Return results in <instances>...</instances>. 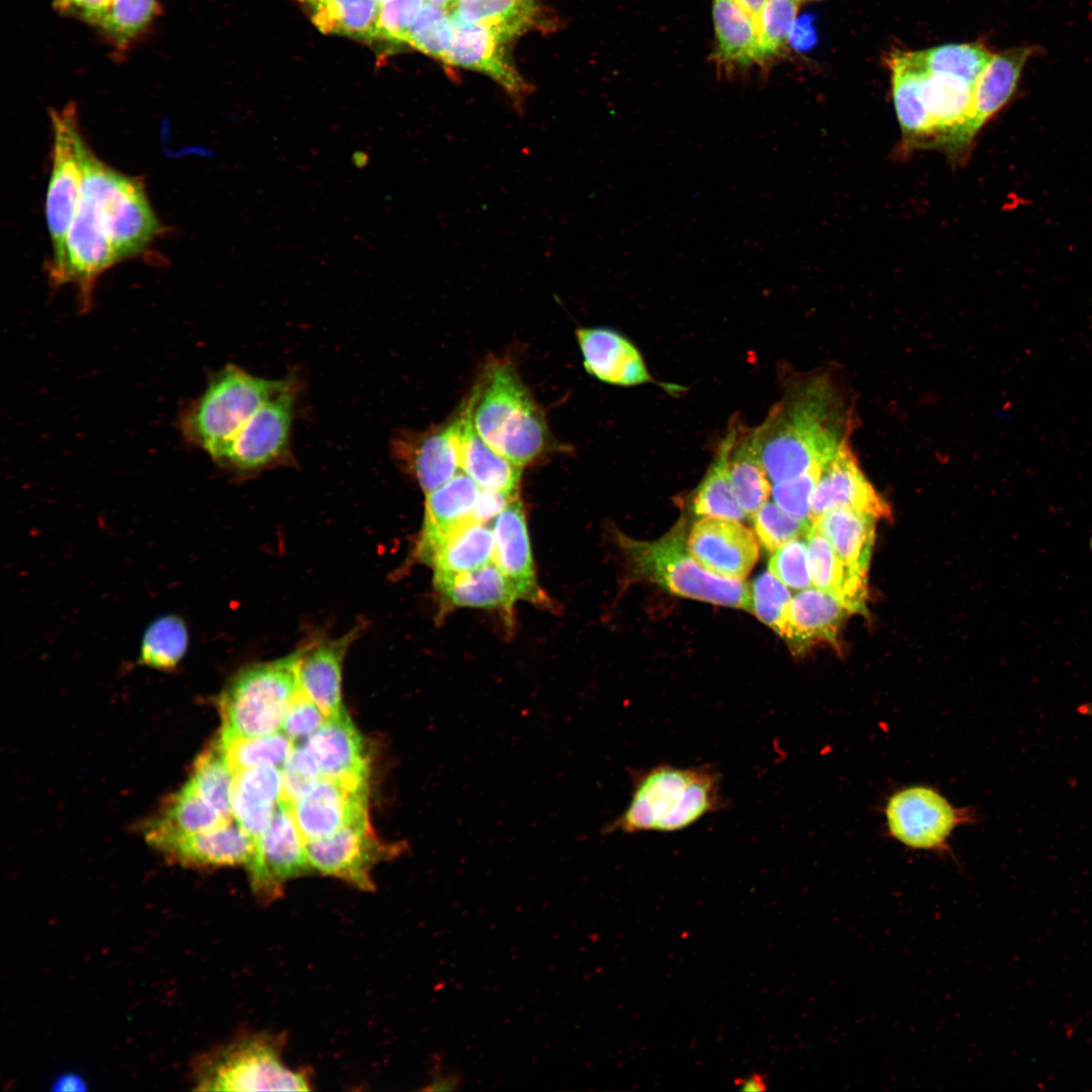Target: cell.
Here are the masks:
<instances>
[{
	"instance_id": "obj_1",
	"label": "cell",
	"mask_w": 1092,
	"mask_h": 1092,
	"mask_svg": "<svg viewBox=\"0 0 1092 1092\" xmlns=\"http://www.w3.org/2000/svg\"><path fill=\"white\" fill-rule=\"evenodd\" d=\"M852 411L841 388L824 373L794 384L750 433L774 483L823 467L846 445Z\"/></svg>"
},
{
	"instance_id": "obj_2",
	"label": "cell",
	"mask_w": 1092,
	"mask_h": 1092,
	"mask_svg": "<svg viewBox=\"0 0 1092 1092\" xmlns=\"http://www.w3.org/2000/svg\"><path fill=\"white\" fill-rule=\"evenodd\" d=\"M631 798L604 833L676 832L727 806L720 772L711 765L660 763L631 775Z\"/></svg>"
},
{
	"instance_id": "obj_3",
	"label": "cell",
	"mask_w": 1092,
	"mask_h": 1092,
	"mask_svg": "<svg viewBox=\"0 0 1092 1092\" xmlns=\"http://www.w3.org/2000/svg\"><path fill=\"white\" fill-rule=\"evenodd\" d=\"M467 405L475 432L513 463L523 467L548 450L544 415L509 362L485 366Z\"/></svg>"
},
{
	"instance_id": "obj_4",
	"label": "cell",
	"mask_w": 1092,
	"mask_h": 1092,
	"mask_svg": "<svg viewBox=\"0 0 1092 1092\" xmlns=\"http://www.w3.org/2000/svg\"><path fill=\"white\" fill-rule=\"evenodd\" d=\"M82 162L79 201L111 244L117 263L139 256L161 233L144 182L107 165L86 142Z\"/></svg>"
},
{
	"instance_id": "obj_5",
	"label": "cell",
	"mask_w": 1092,
	"mask_h": 1092,
	"mask_svg": "<svg viewBox=\"0 0 1092 1092\" xmlns=\"http://www.w3.org/2000/svg\"><path fill=\"white\" fill-rule=\"evenodd\" d=\"M682 520L653 541H638L619 533L618 543L634 579L654 582L679 597L753 613L751 590L743 580L716 576L691 555Z\"/></svg>"
},
{
	"instance_id": "obj_6",
	"label": "cell",
	"mask_w": 1092,
	"mask_h": 1092,
	"mask_svg": "<svg viewBox=\"0 0 1092 1092\" xmlns=\"http://www.w3.org/2000/svg\"><path fill=\"white\" fill-rule=\"evenodd\" d=\"M282 382L283 378H262L237 365H225L210 375L203 392L182 410L178 423L183 439L212 460Z\"/></svg>"
},
{
	"instance_id": "obj_7",
	"label": "cell",
	"mask_w": 1092,
	"mask_h": 1092,
	"mask_svg": "<svg viewBox=\"0 0 1092 1092\" xmlns=\"http://www.w3.org/2000/svg\"><path fill=\"white\" fill-rule=\"evenodd\" d=\"M303 646L291 654L249 666L235 675L219 698V737L254 738L281 731L299 689L297 665Z\"/></svg>"
},
{
	"instance_id": "obj_8",
	"label": "cell",
	"mask_w": 1092,
	"mask_h": 1092,
	"mask_svg": "<svg viewBox=\"0 0 1092 1092\" xmlns=\"http://www.w3.org/2000/svg\"><path fill=\"white\" fill-rule=\"evenodd\" d=\"M285 1038L269 1032L244 1033L206 1057L197 1089L205 1091H306L310 1076L283 1062Z\"/></svg>"
},
{
	"instance_id": "obj_9",
	"label": "cell",
	"mask_w": 1092,
	"mask_h": 1092,
	"mask_svg": "<svg viewBox=\"0 0 1092 1092\" xmlns=\"http://www.w3.org/2000/svg\"><path fill=\"white\" fill-rule=\"evenodd\" d=\"M53 136L52 167L46 196V218L52 246L48 263L51 285L61 286L66 239L74 220L83 182L82 153L85 140L76 105L70 103L50 112Z\"/></svg>"
},
{
	"instance_id": "obj_10",
	"label": "cell",
	"mask_w": 1092,
	"mask_h": 1092,
	"mask_svg": "<svg viewBox=\"0 0 1092 1092\" xmlns=\"http://www.w3.org/2000/svg\"><path fill=\"white\" fill-rule=\"evenodd\" d=\"M299 389L294 374L284 377L212 461L243 474L292 463L291 429Z\"/></svg>"
},
{
	"instance_id": "obj_11",
	"label": "cell",
	"mask_w": 1092,
	"mask_h": 1092,
	"mask_svg": "<svg viewBox=\"0 0 1092 1092\" xmlns=\"http://www.w3.org/2000/svg\"><path fill=\"white\" fill-rule=\"evenodd\" d=\"M891 836L913 849L945 852L954 829L972 821L969 809L954 807L927 786H911L895 792L885 806Z\"/></svg>"
},
{
	"instance_id": "obj_12",
	"label": "cell",
	"mask_w": 1092,
	"mask_h": 1092,
	"mask_svg": "<svg viewBox=\"0 0 1092 1092\" xmlns=\"http://www.w3.org/2000/svg\"><path fill=\"white\" fill-rule=\"evenodd\" d=\"M256 839L255 854L247 866L251 888L262 903L283 896L285 884L310 870L302 838L290 805L280 800L272 819Z\"/></svg>"
},
{
	"instance_id": "obj_13",
	"label": "cell",
	"mask_w": 1092,
	"mask_h": 1092,
	"mask_svg": "<svg viewBox=\"0 0 1092 1092\" xmlns=\"http://www.w3.org/2000/svg\"><path fill=\"white\" fill-rule=\"evenodd\" d=\"M403 846L384 845L375 836L369 819L343 827L336 833L305 842L310 869L338 878L360 890L373 891V868L394 857Z\"/></svg>"
},
{
	"instance_id": "obj_14",
	"label": "cell",
	"mask_w": 1092,
	"mask_h": 1092,
	"mask_svg": "<svg viewBox=\"0 0 1092 1092\" xmlns=\"http://www.w3.org/2000/svg\"><path fill=\"white\" fill-rule=\"evenodd\" d=\"M464 418L463 405L447 423L423 432L400 431L392 438V456L425 494L460 472Z\"/></svg>"
},
{
	"instance_id": "obj_15",
	"label": "cell",
	"mask_w": 1092,
	"mask_h": 1092,
	"mask_svg": "<svg viewBox=\"0 0 1092 1092\" xmlns=\"http://www.w3.org/2000/svg\"><path fill=\"white\" fill-rule=\"evenodd\" d=\"M1038 50L1021 46L993 55L975 82L966 120L940 147L952 155L968 148L986 122L1009 102L1025 64Z\"/></svg>"
},
{
	"instance_id": "obj_16",
	"label": "cell",
	"mask_w": 1092,
	"mask_h": 1092,
	"mask_svg": "<svg viewBox=\"0 0 1092 1092\" xmlns=\"http://www.w3.org/2000/svg\"><path fill=\"white\" fill-rule=\"evenodd\" d=\"M290 809L305 842L322 839L368 819L367 786L320 778L290 804Z\"/></svg>"
},
{
	"instance_id": "obj_17",
	"label": "cell",
	"mask_w": 1092,
	"mask_h": 1092,
	"mask_svg": "<svg viewBox=\"0 0 1092 1092\" xmlns=\"http://www.w3.org/2000/svg\"><path fill=\"white\" fill-rule=\"evenodd\" d=\"M692 557L710 573L743 580L757 562L759 548L754 534L737 520L703 517L688 535Z\"/></svg>"
},
{
	"instance_id": "obj_18",
	"label": "cell",
	"mask_w": 1092,
	"mask_h": 1092,
	"mask_svg": "<svg viewBox=\"0 0 1092 1092\" xmlns=\"http://www.w3.org/2000/svg\"><path fill=\"white\" fill-rule=\"evenodd\" d=\"M852 614L853 609L834 594L808 587L791 598L774 630L795 654L819 643L839 649V629Z\"/></svg>"
},
{
	"instance_id": "obj_19",
	"label": "cell",
	"mask_w": 1092,
	"mask_h": 1092,
	"mask_svg": "<svg viewBox=\"0 0 1092 1092\" xmlns=\"http://www.w3.org/2000/svg\"><path fill=\"white\" fill-rule=\"evenodd\" d=\"M837 508L863 512L877 519L891 517L888 503L861 471L849 444L824 466L811 497L810 520Z\"/></svg>"
},
{
	"instance_id": "obj_20",
	"label": "cell",
	"mask_w": 1092,
	"mask_h": 1092,
	"mask_svg": "<svg viewBox=\"0 0 1092 1092\" xmlns=\"http://www.w3.org/2000/svg\"><path fill=\"white\" fill-rule=\"evenodd\" d=\"M453 40L443 62L482 73L520 100L529 87L506 53V42L484 26L450 15Z\"/></svg>"
},
{
	"instance_id": "obj_21",
	"label": "cell",
	"mask_w": 1092,
	"mask_h": 1092,
	"mask_svg": "<svg viewBox=\"0 0 1092 1092\" xmlns=\"http://www.w3.org/2000/svg\"><path fill=\"white\" fill-rule=\"evenodd\" d=\"M301 743L312 754L321 778L367 786L369 760L364 741L345 709Z\"/></svg>"
},
{
	"instance_id": "obj_22",
	"label": "cell",
	"mask_w": 1092,
	"mask_h": 1092,
	"mask_svg": "<svg viewBox=\"0 0 1092 1092\" xmlns=\"http://www.w3.org/2000/svg\"><path fill=\"white\" fill-rule=\"evenodd\" d=\"M480 487L463 471L426 494L423 527L416 558L428 563L446 538L473 521Z\"/></svg>"
},
{
	"instance_id": "obj_23",
	"label": "cell",
	"mask_w": 1092,
	"mask_h": 1092,
	"mask_svg": "<svg viewBox=\"0 0 1092 1092\" xmlns=\"http://www.w3.org/2000/svg\"><path fill=\"white\" fill-rule=\"evenodd\" d=\"M492 532L493 561L513 582L519 598L548 607L550 602L536 578L524 508L518 497L494 519Z\"/></svg>"
},
{
	"instance_id": "obj_24",
	"label": "cell",
	"mask_w": 1092,
	"mask_h": 1092,
	"mask_svg": "<svg viewBox=\"0 0 1092 1092\" xmlns=\"http://www.w3.org/2000/svg\"><path fill=\"white\" fill-rule=\"evenodd\" d=\"M576 338L583 365L596 378L623 386L653 380L638 349L618 332L606 328H581L576 331Z\"/></svg>"
},
{
	"instance_id": "obj_25",
	"label": "cell",
	"mask_w": 1092,
	"mask_h": 1092,
	"mask_svg": "<svg viewBox=\"0 0 1092 1092\" xmlns=\"http://www.w3.org/2000/svg\"><path fill=\"white\" fill-rule=\"evenodd\" d=\"M359 630L355 627L341 637L303 646L297 665L299 688L329 719L344 710L341 696L342 665Z\"/></svg>"
},
{
	"instance_id": "obj_26",
	"label": "cell",
	"mask_w": 1092,
	"mask_h": 1092,
	"mask_svg": "<svg viewBox=\"0 0 1092 1092\" xmlns=\"http://www.w3.org/2000/svg\"><path fill=\"white\" fill-rule=\"evenodd\" d=\"M435 588L444 608L500 609L510 613L519 594L494 561L460 573L434 574Z\"/></svg>"
},
{
	"instance_id": "obj_27",
	"label": "cell",
	"mask_w": 1092,
	"mask_h": 1092,
	"mask_svg": "<svg viewBox=\"0 0 1092 1092\" xmlns=\"http://www.w3.org/2000/svg\"><path fill=\"white\" fill-rule=\"evenodd\" d=\"M256 839L235 818L211 830L181 837L162 852L182 864L193 867L248 866Z\"/></svg>"
},
{
	"instance_id": "obj_28",
	"label": "cell",
	"mask_w": 1092,
	"mask_h": 1092,
	"mask_svg": "<svg viewBox=\"0 0 1092 1092\" xmlns=\"http://www.w3.org/2000/svg\"><path fill=\"white\" fill-rule=\"evenodd\" d=\"M226 821L230 820L224 819L188 782L148 823L146 840L163 851L181 837L211 830Z\"/></svg>"
},
{
	"instance_id": "obj_29",
	"label": "cell",
	"mask_w": 1092,
	"mask_h": 1092,
	"mask_svg": "<svg viewBox=\"0 0 1092 1092\" xmlns=\"http://www.w3.org/2000/svg\"><path fill=\"white\" fill-rule=\"evenodd\" d=\"M282 797L281 768L259 765L235 775L232 810L236 821L251 835L269 825Z\"/></svg>"
},
{
	"instance_id": "obj_30",
	"label": "cell",
	"mask_w": 1092,
	"mask_h": 1092,
	"mask_svg": "<svg viewBox=\"0 0 1092 1092\" xmlns=\"http://www.w3.org/2000/svg\"><path fill=\"white\" fill-rule=\"evenodd\" d=\"M877 520L863 512L837 508L824 513L812 524L829 541L848 568L867 576Z\"/></svg>"
},
{
	"instance_id": "obj_31",
	"label": "cell",
	"mask_w": 1092,
	"mask_h": 1092,
	"mask_svg": "<svg viewBox=\"0 0 1092 1092\" xmlns=\"http://www.w3.org/2000/svg\"><path fill=\"white\" fill-rule=\"evenodd\" d=\"M892 95L901 131L907 145H932L934 130L922 95L923 71L905 53L889 58Z\"/></svg>"
},
{
	"instance_id": "obj_32",
	"label": "cell",
	"mask_w": 1092,
	"mask_h": 1092,
	"mask_svg": "<svg viewBox=\"0 0 1092 1092\" xmlns=\"http://www.w3.org/2000/svg\"><path fill=\"white\" fill-rule=\"evenodd\" d=\"M806 544L812 585L839 597L855 614H866L867 576L848 568L813 524Z\"/></svg>"
},
{
	"instance_id": "obj_33",
	"label": "cell",
	"mask_w": 1092,
	"mask_h": 1092,
	"mask_svg": "<svg viewBox=\"0 0 1092 1092\" xmlns=\"http://www.w3.org/2000/svg\"><path fill=\"white\" fill-rule=\"evenodd\" d=\"M462 432L461 470L480 488L518 495L522 467L494 451L475 432L467 402Z\"/></svg>"
},
{
	"instance_id": "obj_34",
	"label": "cell",
	"mask_w": 1092,
	"mask_h": 1092,
	"mask_svg": "<svg viewBox=\"0 0 1092 1092\" xmlns=\"http://www.w3.org/2000/svg\"><path fill=\"white\" fill-rule=\"evenodd\" d=\"M716 35L714 60L718 66L745 67L759 63L754 19L733 0H713Z\"/></svg>"
},
{
	"instance_id": "obj_35",
	"label": "cell",
	"mask_w": 1092,
	"mask_h": 1092,
	"mask_svg": "<svg viewBox=\"0 0 1092 1092\" xmlns=\"http://www.w3.org/2000/svg\"><path fill=\"white\" fill-rule=\"evenodd\" d=\"M973 87L950 75L923 71L922 95L934 130L932 145L941 146L966 120Z\"/></svg>"
},
{
	"instance_id": "obj_36",
	"label": "cell",
	"mask_w": 1092,
	"mask_h": 1092,
	"mask_svg": "<svg viewBox=\"0 0 1092 1092\" xmlns=\"http://www.w3.org/2000/svg\"><path fill=\"white\" fill-rule=\"evenodd\" d=\"M323 33L375 40L379 4L373 0H294Z\"/></svg>"
},
{
	"instance_id": "obj_37",
	"label": "cell",
	"mask_w": 1092,
	"mask_h": 1092,
	"mask_svg": "<svg viewBox=\"0 0 1092 1092\" xmlns=\"http://www.w3.org/2000/svg\"><path fill=\"white\" fill-rule=\"evenodd\" d=\"M738 436L736 426L731 427L723 438L713 463L695 491L692 508L696 515L737 521L746 517L734 496L729 475L730 456Z\"/></svg>"
},
{
	"instance_id": "obj_38",
	"label": "cell",
	"mask_w": 1092,
	"mask_h": 1092,
	"mask_svg": "<svg viewBox=\"0 0 1092 1092\" xmlns=\"http://www.w3.org/2000/svg\"><path fill=\"white\" fill-rule=\"evenodd\" d=\"M494 537L486 523L470 522L455 531L434 552L427 565L436 573H460L493 561Z\"/></svg>"
},
{
	"instance_id": "obj_39",
	"label": "cell",
	"mask_w": 1092,
	"mask_h": 1092,
	"mask_svg": "<svg viewBox=\"0 0 1092 1092\" xmlns=\"http://www.w3.org/2000/svg\"><path fill=\"white\" fill-rule=\"evenodd\" d=\"M537 12L536 0H458L452 14L508 41L533 26Z\"/></svg>"
},
{
	"instance_id": "obj_40",
	"label": "cell",
	"mask_w": 1092,
	"mask_h": 1092,
	"mask_svg": "<svg viewBox=\"0 0 1092 1092\" xmlns=\"http://www.w3.org/2000/svg\"><path fill=\"white\" fill-rule=\"evenodd\" d=\"M738 436L729 461L734 496L748 517H752L771 494L770 479L751 442L750 434Z\"/></svg>"
},
{
	"instance_id": "obj_41",
	"label": "cell",
	"mask_w": 1092,
	"mask_h": 1092,
	"mask_svg": "<svg viewBox=\"0 0 1092 1092\" xmlns=\"http://www.w3.org/2000/svg\"><path fill=\"white\" fill-rule=\"evenodd\" d=\"M910 62L920 70L960 78L975 85L979 75L993 56L983 44L950 43L917 52H905Z\"/></svg>"
},
{
	"instance_id": "obj_42",
	"label": "cell",
	"mask_w": 1092,
	"mask_h": 1092,
	"mask_svg": "<svg viewBox=\"0 0 1092 1092\" xmlns=\"http://www.w3.org/2000/svg\"><path fill=\"white\" fill-rule=\"evenodd\" d=\"M188 643V629L181 617H159L144 633L139 661L155 669L172 670L184 657Z\"/></svg>"
},
{
	"instance_id": "obj_43",
	"label": "cell",
	"mask_w": 1092,
	"mask_h": 1092,
	"mask_svg": "<svg viewBox=\"0 0 1092 1092\" xmlns=\"http://www.w3.org/2000/svg\"><path fill=\"white\" fill-rule=\"evenodd\" d=\"M234 780L235 775L217 739L198 756L188 782L224 819L231 820L234 818Z\"/></svg>"
},
{
	"instance_id": "obj_44",
	"label": "cell",
	"mask_w": 1092,
	"mask_h": 1092,
	"mask_svg": "<svg viewBox=\"0 0 1092 1092\" xmlns=\"http://www.w3.org/2000/svg\"><path fill=\"white\" fill-rule=\"evenodd\" d=\"M157 10V0H109L94 25L115 49L124 51L146 30Z\"/></svg>"
},
{
	"instance_id": "obj_45",
	"label": "cell",
	"mask_w": 1092,
	"mask_h": 1092,
	"mask_svg": "<svg viewBox=\"0 0 1092 1092\" xmlns=\"http://www.w3.org/2000/svg\"><path fill=\"white\" fill-rule=\"evenodd\" d=\"M226 761L234 775L259 765L282 768L294 745L283 733L254 738H218Z\"/></svg>"
},
{
	"instance_id": "obj_46",
	"label": "cell",
	"mask_w": 1092,
	"mask_h": 1092,
	"mask_svg": "<svg viewBox=\"0 0 1092 1092\" xmlns=\"http://www.w3.org/2000/svg\"><path fill=\"white\" fill-rule=\"evenodd\" d=\"M800 0H766L757 19L759 63L778 54L789 42Z\"/></svg>"
},
{
	"instance_id": "obj_47",
	"label": "cell",
	"mask_w": 1092,
	"mask_h": 1092,
	"mask_svg": "<svg viewBox=\"0 0 1092 1092\" xmlns=\"http://www.w3.org/2000/svg\"><path fill=\"white\" fill-rule=\"evenodd\" d=\"M453 40V25L445 9L425 2L413 23L406 43L444 61Z\"/></svg>"
},
{
	"instance_id": "obj_48",
	"label": "cell",
	"mask_w": 1092,
	"mask_h": 1092,
	"mask_svg": "<svg viewBox=\"0 0 1092 1092\" xmlns=\"http://www.w3.org/2000/svg\"><path fill=\"white\" fill-rule=\"evenodd\" d=\"M754 531L760 544L774 552L785 543L806 536L812 522L796 518L776 503H765L753 516Z\"/></svg>"
},
{
	"instance_id": "obj_49",
	"label": "cell",
	"mask_w": 1092,
	"mask_h": 1092,
	"mask_svg": "<svg viewBox=\"0 0 1092 1092\" xmlns=\"http://www.w3.org/2000/svg\"><path fill=\"white\" fill-rule=\"evenodd\" d=\"M768 571L792 589L811 587L806 540L793 539L772 552Z\"/></svg>"
},
{
	"instance_id": "obj_50",
	"label": "cell",
	"mask_w": 1092,
	"mask_h": 1092,
	"mask_svg": "<svg viewBox=\"0 0 1092 1092\" xmlns=\"http://www.w3.org/2000/svg\"><path fill=\"white\" fill-rule=\"evenodd\" d=\"M822 470L813 466L798 476L776 482L771 487L775 503L796 518L810 520L811 497Z\"/></svg>"
},
{
	"instance_id": "obj_51",
	"label": "cell",
	"mask_w": 1092,
	"mask_h": 1092,
	"mask_svg": "<svg viewBox=\"0 0 1092 1092\" xmlns=\"http://www.w3.org/2000/svg\"><path fill=\"white\" fill-rule=\"evenodd\" d=\"M424 0H387L379 4L375 40L406 43Z\"/></svg>"
},
{
	"instance_id": "obj_52",
	"label": "cell",
	"mask_w": 1092,
	"mask_h": 1092,
	"mask_svg": "<svg viewBox=\"0 0 1092 1092\" xmlns=\"http://www.w3.org/2000/svg\"><path fill=\"white\" fill-rule=\"evenodd\" d=\"M753 614L770 628H775L792 596L786 586L769 571L758 575L751 587Z\"/></svg>"
},
{
	"instance_id": "obj_53",
	"label": "cell",
	"mask_w": 1092,
	"mask_h": 1092,
	"mask_svg": "<svg viewBox=\"0 0 1092 1092\" xmlns=\"http://www.w3.org/2000/svg\"><path fill=\"white\" fill-rule=\"evenodd\" d=\"M329 718L321 708L299 688L285 714L281 732L293 743L305 741L315 733Z\"/></svg>"
},
{
	"instance_id": "obj_54",
	"label": "cell",
	"mask_w": 1092,
	"mask_h": 1092,
	"mask_svg": "<svg viewBox=\"0 0 1092 1092\" xmlns=\"http://www.w3.org/2000/svg\"><path fill=\"white\" fill-rule=\"evenodd\" d=\"M462 1085L463 1076L461 1072L437 1057L431 1066L430 1076L423 1090L457 1091Z\"/></svg>"
},
{
	"instance_id": "obj_55",
	"label": "cell",
	"mask_w": 1092,
	"mask_h": 1092,
	"mask_svg": "<svg viewBox=\"0 0 1092 1092\" xmlns=\"http://www.w3.org/2000/svg\"><path fill=\"white\" fill-rule=\"evenodd\" d=\"M517 497L518 495L480 488L473 511V521L487 523L491 519H495Z\"/></svg>"
},
{
	"instance_id": "obj_56",
	"label": "cell",
	"mask_w": 1092,
	"mask_h": 1092,
	"mask_svg": "<svg viewBox=\"0 0 1092 1092\" xmlns=\"http://www.w3.org/2000/svg\"><path fill=\"white\" fill-rule=\"evenodd\" d=\"M108 2L109 0H54V8L63 15L94 25Z\"/></svg>"
},
{
	"instance_id": "obj_57",
	"label": "cell",
	"mask_w": 1092,
	"mask_h": 1092,
	"mask_svg": "<svg viewBox=\"0 0 1092 1092\" xmlns=\"http://www.w3.org/2000/svg\"><path fill=\"white\" fill-rule=\"evenodd\" d=\"M816 39L813 18L810 15L796 18L789 36L791 46L797 51H806L815 44Z\"/></svg>"
},
{
	"instance_id": "obj_58",
	"label": "cell",
	"mask_w": 1092,
	"mask_h": 1092,
	"mask_svg": "<svg viewBox=\"0 0 1092 1092\" xmlns=\"http://www.w3.org/2000/svg\"><path fill=\"white\" fill-rule=\"evenodd\" d=\"M55 1091H84L87 1089L83 1078L75 1073H67L59 1076L53 1083Z\"/></svg>"
},
{
	"instance_id": "obj_59",
	"label": "cell",
	"mask_w": 1092,
	"mask_h": 1092,
	"mask_svg": "<svg viewBox=\"0 0 1092 1092\" xmlns=\"http://www.w3.org/2000/svg\"><path fill=\"white\" fill-rule=\"evenodd\" d=\"M734 1084L744 1091H765L767 1090L766 1078L760 1073H752L748 1077L736 1078Z\"/></svg>"
},
{
	"instance_id": "obj_60",
	"label": "cell",
	"mask_w": 1092,
	"mask_h": 1092,
	"mask_svg": "<svg viewBox=\"0 0 1092 1092\" xmlns=\"http://www.w3.org/2000/svg\"><path fill=\"white\" fill-rule=\"evenodd\" d=\"M743 8L756 22L766 0H733Z\"/></svg>"
},
{
	"instance_id": "obj_61",
	"label": "cell",
	"mask_w": 1092,
	"mask_h": 1092,
	"mask_svg": "<svg viewBox=\"0 0 1092 1092\" xmlns=\"http://www.w3.org/2000/svg\"><path fill=\"white\" fill-rule=\"evenodd\" d=\"M427 2H430V3L434 4V5H437V6L441 7V8H443V9H452L453 8V10H454V8L457 5L458 0H427Z\"/></svg>"
},
{
	"instance_id": "obj_62",
	"label": "cell",
	"mask_w": 1092,
	"mask_h": 1092,
	"mask_svg": "<svg viewBox=\"0 0 1092 1092\" xmlns=\"http://www.w3.org/2000/svg\"><path fill=\"white\" fill-rule=\"evenodd\" d=\"M1079 712L1086 715V716H1088L1092 720V701L1089 702V703L1083 704L1079 708Z\"/></svg>"
},
{
	"instance_id": "obj_63",
	"label": "cell",
	"mask_w": 1092,
	"mask_h": 1092,
	"mask_svg": "<svg viewBox=\"0 0 1092 1092\" xmlns=\"http://www.w3.org/2000/svg\"><path fill=\"white\" fill-rule=\"evenodd\" d=\"M373 1L377 2L378 4H380V3H382V2H385V1H387V0H373Z\"/></svg>"
}]
</instances>
